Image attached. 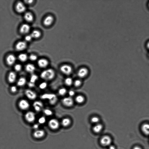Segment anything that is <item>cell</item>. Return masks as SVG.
Masks as SVG:
<instances>
[{"label": "cell", "mask_w": 149, "mask_h": 149, "mask_svg": "<svg viewBox=\"0 0 149 149\" xmlns=\"http://www.w3.org/2000/svg\"><path fill=\"white\" fill-rule=\"evenodd\" d=\"M16 78L17 75L15 72L14 71L10 72L8 77V80L9 83H14L16 81Z\"/></svg>", "instance_id": "16"}, {"label": "cell", "mask_w": 149, "mask_h": 149, "mask_svg": "<svg viewBox=\"0 0 149 149\" xmlns=\"http://www.w3.org/2000/svg\"><path fill=\"white\" fill-rule=\"evenodd\" d=\"M45 134L44 131L40 130H37L33 133V136L36 138H40L43 137Z\"/></svg>", "instance_id": "17"}, {"label": "cell", "mask_w": 149, "mask_h": 149, "mask_svg": "<svg viewBox=\"0 0 149 149\" xmlns=\"http://www.w3.org/2000/svg\"><path fill=\"white\" fill-rule=\"evenodd\" d=\"M112 142V139L110 136H103L100 140V143L101 145L104 147L110 146Z\"/></svg>", "instance_id": "3"}, {"label": "cell", "mask_w": 149, "mask_h": 149, "mask_svg": "<svg viewBox=\"0 0 149 149\" xmlns=\"http://www.w3.org/2000/svg\"><path fill=\"white\" fill-rule=\"evenodd\" d=\"M31 35L33 38L37 39L40 37L41 34L39 31L35 30L32 32Z\"/></svg>", "instance_id": "28"}, {"label": "cell", "mask_w": 149, "mask_h": 149, "mask_svg": "<svg viewBox=\"0 0 149 149\" xmlns=\"http://www.w3.org/2000/svg\"><path fill=\"white\" fill-rule=\"evenodd\" d=\"M65 83L66 85L70 86L72 85L73 83V80L71 78H67L65 80Z\"/></svg>", "instance_id": "30"}, {"label": "cell", "mask_w": 149, "mask_h": 149, "mask_svg": "<svg viewBox=\"0 0 149 149\" xmlns=\"http://www.w3.org/2000/svg\"><path fill=\"white\" fill-rule=\"evenodd\" d=\"M25 118L27 122L30 123H32L35 120L36 116L34 112L29 111L25 114Z\"/></svg>", "instance_id": "5"}, {"label": "cell", "mask_w": 149, "mask_h": 149, "mask_svg": "<svg viewBox=\"0 0 149 149\" xmlns=\"http://www.w3.org/2000/svg\"><path fill=\"white\" fill-rule=\"evenodd\" d=\"M27 45L26 41H20L17 43L16 46V49L18 51H22L27 48Z\"/></svg>", "instance_id": "12"}, {"label": "cell", "mask_w": 149, "mask_h": 149, "mask_svg": "<svg viewBox=\"0 0 149 149\" xmlns=\"http://www.w3.org/2000/svg\"><path fill=\"white\" fill-rule=\"evenodd\" d=\"M141 130L143 133L146 135H149V124L144 123L142 125Z\"/></svg>", "instance_id": "22"}, {"label": "cell", "mask_w": 149, "mask_h": 149, "mask_svg": "<svg viewBox=\"0 0 149 149\" xmlns=\"http://www.w3.org/2000/svg\"><path fill=\"white\" fill-rule=\"evenodd\" d=\"M100 121V118L97 116H93L91 119V122L92 123L95 124L99 123Z\"/></svg>", "instance_id": "29"}, {"label": "cell", "mask_w": 149, "mask_h": 149, "mask_svg": "<svg viewBox=\"0 0 149 149\" xmlns=\"http://www.w3.org/2000/svg\"><path fill=\"white\" fill-rule=\"evenodd\" d=\"M33 38L31 35H29L26 36L25 37V40L26 42H30L31 41Z\"/></svg>", "instance_id": "40"}, {"label": "cell", "mask_w": 149, "mask_h": 149, "mask_svg": "<svg viewBox=\"0 0 149 149\" xmlns=\"http://www.w3.org/2000/svg\"><path fill=\"white\" fill-rule=\"evenodd\" d=\"M38 77L37 75L33 74L31 76L30 82L35 84L36 82L38 80Z\"/></svg>", "instance_id": "31"}, {"label": "cell", "mask_w": 149, "mask_h": 149, "mask_svg": "<svg viewBox=\"0 0 149 149\" xmlns=\"http://www.w3.org/2000/svg\"><path fill=\"white\" fill-rule=\"evenodd\" d=\"M82 84V82L81 81L77 80H75L74 83V84L75 87H78L81 85Z\"/></svg>", "instance_id": "37"}, {"label": "cell", "mask_w": 149, "mask_h": 149, "mask_svg": "<svg viewBox=\"0 0 149 149\" xmlns=\"http://www.w3.org/2000/svg\"><path fill=\"white\" fill-rule=\"evenodd\" d=\"M43 112L47 116H51L53 114V112L51 110L48 109H45L43 110Z\"/></svg>", "instance_id": "33"}, {"label": "cell", "mask_w": 149, "mask_h": 149, "mask_svg": "<svg viewBox=\"0 0 149 149\" xmlns=\"http://www.w3.org/2000/svg\"><path fill=\"white\" fill-rule=\"evenodd\" d=\"M22 67L20 64H16L14 66V69L17 72H20L21 70Z\"/></svg>", "instance_id": "35"}, {"label": "cell", "mask_w": 149, "mask_h": 149, "mask_svg": "<svg viewBox=\"0 0 149 149\" xmlns=\"http://www.w3.org/2000/svg\"><path fill=\"white\" fill-rule=\"evenodd\" d=\"M47 86H48V84H47L46 82H44L40 84L39 86V87L41 90H44V89L46 88Z\"/></svg>", "instance_id": "34"}, {"label": "cell", "mask_w": 149, "mask_h": 149, "mask_svg": "<svg viewBox=\"0 0 149 149\" xmlns=\"http://www.w3.org/2000/svg\"><path fill=\"white\" fill-rule=\"evenodd\" d=\"M53 20V18L52 16H47L44 20V24L46 26H49L52 24Z\"/></svg>", "instance_id": "20"}, {"label": "cell", "mask_w": 149, "mask_h": 149, "mask_svg": "<svg viewBox=\"0 0 149 149\" xmlns=\"http://www.w3.org/2000/svg\"><path fill=\"white\" fill-rule=\"evenodd\" d=\"M18 105L19 108L23 110H26L28 109L30 107V104L25 99L21 100L19 101Z\"/></svg>", "instance_id": "6"}, {"label": "cell", "mask_w": 149, "mask_h": 149, "mask_svg": "<svg viewBox=\"0 0 149 149\" xmlns=\"http://www.w3.org/2000/svg\"><path fill=\"white\" fill-rule=\"evenodd\" d=\"M75 100L77 103L80 104L84 102L85 101V98L83 96L79 95L77 96Z\"/></svg>", "instance_id": "27"}, {"label": "cell", "mask_w": 149, "mask_h": 149, "mask_svg": "<svg viewBox=\"0 0 149 149\" xmlns=\"http://www.w3.org/2000/svg\"><path fill=\"white\" fill-rule=\"evenodd\" d=\"M16 10L19 13H23L26 11V7L24 4L21 2H18L16 6Z\"/></svg>", "instance_id": "10"}, {"label": "cell", "mask_w": 149, "mask_h": 149, "mask_svg": "<svg viewBox=\"0 0 149 149\" xmlns=\"http://www.w3.org/2000/svg\"><path fill=\"white\" fill-rule=\"evenodd\" d=\"M25 20L27 22H31L33 21L34 17L31 13L28 12L25 14L24 16Z\"/></svg>", "instance_id": "23"}, {"label": "cell", "mask_w": 149, "mask_h": 149, "mask_svg": "<svg viewBox=\"0 0 149 149\" xmlns=\"http://www.w3.org/2000/svg\"><path fill=\"white\" fill-rule=\"evenodd\" d=\"M109 149H116L115 146L110 145V146Z\"/></svg>", "instance_id": "45"}, {"label": "cell", "mask_w": 149, "mask_h": 149, "mask_svg": "<svg viewBox=\"0 0 149 149\" xmlns=\"http://www.w3.org/2000/svg\"><path fill=\"white\" fill-rule=\"evenodd\" d=\"M48 125L51 129L53 130L57 129L59 127V122L56 119H52L49 122Z\"/></svg>", "instance_id": "8"}, {"label": "cell", "mask_w": 149, "mask_h": 149, "mask_svg": "<svg viewBox=\"0 0 149 149\" xmlns=\"http://www.w3.org/2000/svg\"><path fill=\"white\" fill-rule=\"evenodd\" d=\"M39 127V125L38 124L36 123L33 125V128L36 130L38 129Z\"/></svg>", "instance_id": "43"}, {"label": "cell", "mask_w": 149, "mask_h": 149, "mask_svg": "<svg viewBox=\"0 0 149 149\" xmlns=\"http://www.w3.org/2000/svg\"><path fill=\"white\" fill-rule=\"evenodd\" d=\"M25 2L28 4H31L33 2H34V1L33 0H25Z\"/></svg>", "instance_id": "44"}, {"label": "cell", "mask_w": 149, "mask_h": 149, "mask_svg": "<svg viewBox=\"0 0 149 149\" xmlns=\"http://www.w3.org/2000/svg\"><path fill=\"white\" fill-rule=\"evenodd\" d=\"M133 149H142L141 147L138 146H136L133 147Z\"/></svg>", "instance_id": "46"}, {"label": "cell", "mask_w": 149, "mask_h": 149, "mask_svg": "<svg viewBox=\"0 0 149 149\" xmlns=\"http://www.w3.org/2000/svg\"><path fill=\"white\" fill-rule=\"evenodd\" d=\"M89 71L87 68H81L78 72V76L81 78L85 77L88 74Z\"/></svg>", "instance_id": "14"}, {"label": "cell", "mask_w": 149, "mask_h": 149, "mask_svg": "<svg viewBox=\"0 0 149 149\" xmlns=\"http://www.w3.org/2000/svg\"><path fill=\"white\" fill-rule=\"evenodd\" d=\"M27 83V80L26 78L22 77L20 78L18 80L17 85L18 86L20 87L24 86Z\"/></svg>", "instance_id": "24"}, {"label": "cell", "mask_w": 149, "mask_h": 149, "mask_svg": "<svg viewBox=\"0 0 149 149\" xmlns=\"http://www.w3.org/2000/svg\"><path fill=\"white\" fill-rule=\"evenodd\" d=\"M25 69L28 73H32L35 71L36 67L34 65L31 64H29L26 65Z\"/></svg>", "instance_id": "19"}, {"label": "cell", "mask_w": 149, "mask_h": 149, "mask_svg": "<svg viewBox=\"0 0 149 149\" xmlns=\"http://www.w3.org/2000/svg\"><path fill=\"white\" fill-rule=\"evenodd\" d=\"M61 71L65 75H70L72 72V68L69 65H63L60 68Z\"/></svg>", "instance_id": "4"}, {"label": "cell", "mask_w": 149, "mask_h": 149, "mask_svg": "<svg viewBox=\"0 0 149 149\" xmlns=\"http://www.w3.org/2000/svg\"><path fill=\"white\" fill-rule=\"evenodd\" d=\"M33 106L36 112H39L44 107V104L41 101H36L33 103Z\"/></svg>", "instance_id": "11"}, {"label": "cell", "mask_w": 149, "mask_h": 149, "mask_svg": "<svg viewBox=\"0 0 149 149\" xmlns=\"http://www.w3.org/2000/svg\"><path fill=\"white\" fill-rule=\"evenodd\" d=\"M67 92L66 89L62 88L59 89L58 91V93L60 95L63 96L66 94Z\"/></svg>", "instance_id": "32"}, {"label": "cell", "mask_w": 149, "mask_h": 149, "mask_svg": "<svg viewBox=\"0 0 149 149\" xmlns=\"http://www.w3.org/2000/svg\"></svg>", "instance_id": "48"}, {"label": "cell", "mask_w": 149, "mask_h": 149, "mask_svg": "<svg viewBox=\"0 0 149 149\" xmlns=\"http://www.w3.org/2000/svg\"><path fill=\"white\" fill-rule=\"evenodd\" d=\"M49 63L48 60L45 59H39L38 62V65L39 67L44 68L48 66Z\"/></svg>", "instance_id": "18"}, {"label": "cell", "mask_w": 149, "mask_h": 149, "mask_svg": "<svg viewBox=\"0 0 149 149\" xmlns=\"http://www.w3.org/2000/svg\"><path fill=\"white\" fill-rule=\"evenodd\" d=\"M25 94L29 99L33 100L35 99L37 97V94L34 91L30 89H27L25 91Z\"/></svg>", "instance_id": "7"}, {"label": "cell", "mask_w": 149, "mask_h": 149, "mask_svg": "<svg viewBox=\"0 0 149 149\" xmlns=\"http://www.w3.org/2000/svg\"><path fill=\"white\" fill-rule=\"evenodd\" d=\"M55 71L52 69H48L43 71L40 74V77L43 80L49 81L53 79L55 76Z\"/></svg>", "instance_id": "1"}, {"label": "cell", "mask_w": 149, "mask_h": 149, "mask_svg": "<svg viewBox=\"0 0 149 149\" xmlns=\"http://www.w3.org/2000/svg\"><path fill=\"white\" fill-rule=\"evenodd\" d=\"M46 121V119L45 117L42 116L40 117L38 120L39 123L40 124H44L45 123Z\"/></svg>", "instance_id": "36"}, {"label": "cell", "mask_w": 149, "mask_h": 149, "mask_svg": "<svg viewBox=\"0 0 149 149\" xmlns=\"http://www.w3.org/2000/svg\"><path fill=\"white\" fill-rule=\"evenodd\" d=\"M18 90L17 87L15 86H13L11 87L10 90L11 92L13 93H15L17 92Z\"/></svg>", "instance_id": "39"}, {"label": "cell", "mask_w": 149, "mask_h": 149, "mask_svg": "<svg viewBox=\"0 0 149 149\" xmlns=\"http://www.w3.org/2000/svg\"><path fill=\"white\" fill-rule=\"evenodd\" d=\"M71 123L70 119L68 118H65L62 119V124L64 127H67L69 126Z\"/></svg>", "instance_id": "26"}, {"label": "cell", "mask_w": 149, "mask_h": 149, "mask_svg": "<svg viewBox=\"0 0 149 149\" xmlns=\"http://www.w3.org/2000/svg\"><path fill=\"white\" fill-rule=\"evenodd\" d=\"M103 129V126L101 123H98L95 125L93 128V131L96 133H99Z\"/></svg>", "instance_id": "21"}, {"label": "cell", "mask_w": 149, "mask_h": 149, "mask_svg": "<svg viewBox=\"0 0 149 149\" xmlns=\"http://www.w3.org/2000/svg\"><path fill=\"white\" fill-rule=\"evenodd\" d=\"M75 92L73 90H70L69 91V94L70 97H73L75 95Z\"/></svg>", "instance_id": "41"}, {"label": "cell", "mask_w": 149, "mask_h": 149, "mask_svg": "<svg viewBox=\"0 0 149 149\" xmlns=\"http://www.w3.org/2000/svg\"><path fill=\"white\" fill-rule=\"evenodd\" d=\"M147 47H148V48L149 49V42L148 44Z\"/></svg>", "instance_id": "47"}, {"label": "cell", "mask_w": 149, "mask_h": 149, "mask_svg": "<svg viewBox=\"0 0 149 149\" xmlns=\"http://www.w3.org/2000/svg\"><path fill=\"white\" fill-rule=\"evenodd\" d=\"M18 58L19 60L21 62H26L28 59L27 55L25 53H21L19 56Z\"/></svg>", "instance_id": "25"}, {"label": "cell", "mask_w": 149, "mask_h": 149, "mask_svg": "<svg viewBox=\"0 0 149 149\" xmlns=\"http://www.w3.org/2000/svg\"><path fill=\"white\" fill-rule=\"evenodd\" d=\"M16 57L12 54L8 55L6 58V63L9 66H12L16 62Z\"/></svg>", "instance_id": "13"}, {"label": "cell", "mask_w": 149, "mask_h": 149, "mask_svg": "<svg viewBox=\"0 0 149 149\" xmlns=\"http://www.w3.org/2000/svg\"><path fill=\"white\" fill-rule=\"evenodd\" d=\"M63 104L65 106L71 107L74 104L73 100L70 97H65L62 100Z\"/></svg>", "instance_id": "9"}, {"label": "cell", "mask_w": 149, "mask_h": 149, "mask_svg": "<svg viewBox=\"0 0 149 149\" xmlns=\"http://www.w3.org/2000/svg\"><path fill=\"white\" fill-rule=\"evenodd\" d=\"M29 59L30 60L32 61H35L37 60V56L35 55H31L29 57Z\"/></svg>", "instance_id": "38"}, {"label": "cell", "mask_w": 149, "mask_h": 149, "mask_svg": "<svg viewBox=\"0 0 149 149\" xmlns=\"http://www.w3.org/2000/svg\"><path fill=\"white\" fill-rule=\"evenodd\" d=\"M40 98L42 100H48L49 104L52 105H55L58 101L56 95L52 93H45L42 95L40 96Z\"/></svg>", "instance_id": "2"}, {"label": "cell", "mask_w": 149, "mask_h": 149, "mask_svg": "<svg viewBox=\"0 0 149 149\" xmlns=\"http://www.w3.org/2000/svg\"><path fill=\"white\" fill-rule=\"evenodd\" d=\"M30 27L28 24H25L22 25L20 28V32L23 34H27L30 31Z\"/></svg>", "instance_id": "15"}, {"label": "cell", "mask_w": 149, "mask_h": 149, "mask_svg": "<svg viewBox=\"0 0 149 149\" xmlns=\"http://www.w3.org/2000/svg\"><path fill=\"white\" fill-rule=\"evenodd\" d=\"M28 86L30 88L34 87L35 86V84L30 82L28 84Z\"/></svg>", "instance_id": "42"}]
</instances>
